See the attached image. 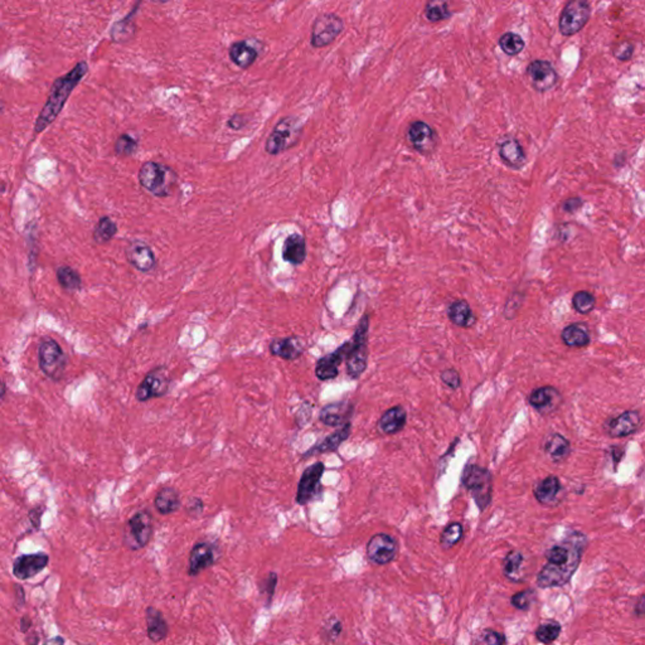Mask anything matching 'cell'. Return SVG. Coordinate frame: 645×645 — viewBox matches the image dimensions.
I'll use <instances>...</instances> for the list:
<instances>
[{
  "mask_svg": "<svg viewBox=\"0 0 645 645\" xmlns=\"http://www.w3.org/2000/svg\"><path fill=\"white\" fill-rule=\"evenodd\" d=\"M30 626H32V620L27 616H23L22 619H21V631L23 633H27Z\"/></svg>",
  "mask_w": 645,
  "mask_h": 645,
  "instance_id": "56",
  "label": "cell"
},
{
  "mask_svg": "<svg viewBox=\"0 0 645 645\" xmlns=\"http://www.w3.org/2000/svg\"><path fill=\"white\" fill-rule=\"evenodd\" d=\"M15 590H17V599H18L17 604L22 606L23 604H24V599H25V596H24V590H23V587L19 586V585H17V586H15Z\"/></svg>",
  "mask_w": 645,
  "mask_h": 645,
  "instance_id": "57",
  "label": "cell"
},
{
  "mask_svg": "<svg viewBox=\"0 0 645 645\" xmlns=\"http://www.w3.org/2000/svg\"><path fill=\"white\" fill-rule=\"evenodd\" d=\"M535 591L528 588V590H523V591L514 594L512 599H511V602H512L514 608H518V610H528L532 606V604L535 602Z\"/></svg>",
  "mask_w": 645,
  "mask_h": 645,
  "instance_id": "46",
  "label": "cell"
},
{
  "mask_svg": "<svg viewBox=\"0 0 645 645\" xmlns=\"http://www.w3.org/2000/svg\"><path fill=\"white\" fill-rule=\"evenodd\" d=\"M147 615V638L153 643H159L168 637L169 626L165 617L161 610L149 606L145 611Z\"/></svg>",
  "mask_w": 645,
  "mask_h": 645,
  "instance_id": "29",
  "label": "cell"
},
{
  "mask_svg": "<svg viewBox=\"0 0 645 645\" xmlns=\"http://www.w3.org/2000/svg\"><path fill=\"white\" fill-rule=\"evenodd\" d=\"M425 17L429 22L439 23L453 17L449 0H429L426 3Z\"/></svg>",
  "mask_w": 645,
  "mask_h": 645,
  "instance_id": "37",
  "label": "cell"
},
{
  "mask_svg": "<svg viewBox=\"0 0 645 645\" xmlns=\"http://www.w3.org/2000/svg\"><path fill=\"white\" fill-rule=\"evenodd\" d=\"M125 256L127 263L138 272L147 274V272H154L156 269L158 261H156L154 251L147 242L141 241V240H134L130 242L125 249Z\"/></svg>",
  "mask_w": 645,
  "mask_h": 645,
  "instance_id": "16",
  "label": "cell"
},
{
  "mask_svg": "<svg viewBox=\"0 0 645 645\" xmlns=\"http://www.w3.org/2000/svg\"><path fill=\"white\" fill-rule=\"evenodd\" d=\"M351 342H345L334 352L329 353L316 362V376L320 381L334 380L339 374V366L345 360Z\"/></svg>",
  "mask_w": 645,
  "mask_h": 645,
  "instance_id": "18",
  "label": "cell"
},
{
  "mask_svg": "<svg viewBox=\"0 0 645 645\" xmlns=\"http://www.w3.org/2000/svg\"><path fill=\"white\" fill-rule=\"evenodd\" d=\"M352 433V424L351 421H347L345 424L339 426L337 430L329 436H327L322 442H319L316 447H311L308 450L303 458H310L316 454H327V453H336L340 445L345 442L349 435Z\"/></svg>",
  "mask_w": 645,
  "mask_h": 645,
  "instance_id": "23",
  "label": "cell"
},
{
  "mask_svg": "<svg viewBox=\"0 0 645 645\" xmlns=\"http://www.w3.org/2000/svg\"><path fill=\"white\" fill-rule=\"evenodd\" d=\"M447 316L450 322H453L459 328H471L475 322L477 318L474 316L473 310L470 308L469 303L467 300H455L449 305L447 309Z\"/></svg>",
  "mask_w": 645,
  "mask_h": 645,
  "instance_id": "31",
  "label": "cell"
},
{
  "mask_svg": "<svg viewBox=\"0 0 645 645\" xmlns=\"http://www.w3.org/2000/svg\"><path fill=\"white\" fill-rule=\"evenodd\" d=\"M474 643L475 644L503 645L506 644V635H503L502 633L491 631V629H485L478 634L477 638L474 639Z\"/></svg>",
  "mask_w": 645,
  "mask_h": 645,
  "instance_id": "45",
  "label": "cell"
},
{
  "mask_svg": "<svg viewBox=\"0 0 645 645\" xmlns=\"http://www.w3.org/2000/svg\"><path fill=\"white\" fill-rule=\"evenodd\" d=\"M203 509H205V504H203L202 499L197 498V497L190 499L187 508H185L187 513L190 514V515H194V517L202 514Z\"/></svg>",
  "mask_w": 645,
  "mask_h": 645,
  "instance_id": "50",
  "label": "cell"
},
{
  "mask_svg": "<svg viewBox=\"0 0 645 645\" xmlns=\"http://www.w3.org/2000/svg\"><path fill=\"white\" fill-rule=\"evenodd\" d=\"M345 30V22L334 13L318 15L311 28V45L314 48H324L333 43Z\"/></svg>",
  "mask_w": 645,
  "mask_h": 645,
  "instance_id": "10",
  "label": "cell"
},
{
  "mask_svg": "<svg viewBox=\"0 0 645 645\" xmlns=\"http://www.w3.org/2000/svg\"><path fill=\"white\" fill-rule=\"evenodd\" d=\"M50 562L48 555L38 552L32 555H23L13 564V575L17 579L28 580L43 571Z\"/></svg>",
  "mask_w": 645,
  "mask_h": 645,
  "instance_id": "19",
  "label": "cell"
},
{
  "mask_svg": "<svg viewBox=\"0 0 645 645\" xmlns=\"http://www.w3.org/2000/svg\"><path fill=\"white\" fill-rule=\"evenodd\" d=\"M153 3H158V4H164V3H168L169 0H152Z\"/></svg>",
  "mask_w": 645,
  "mask_h": 645,
  "instance_id": "60",
  "label": "cell"
},
{
  "mask_svg": "<svg viewBox=\"0 0 645 645\" xmlns=\"http://www.w3.org/2000/svg\"><path fill=\"white\" fill-rule=\"evenodd\" d=\"M462 533H464V528H462L460 523H458V522L450 523L441 533V547L444 550H449V549L454 547L455 544L462 540Z\"/></svg>",
  "mask_w": 645,
  "mask_h": 645,
  "instance_id": "42",
  "label": "cell"
},
{
  "mask_svg": "<svg viewBox=\"0 0 645 645\" xmlns=\"http://www.w3.org/2000/svg\"><path fill=\"white\" fill-rule=\"evenodd\" d=\"M153 517L149 511H140L127 521L125 529V546L132 551L147 547L153 535Z\"/></svg>",
  "mask_w": 645,
  "mask_h": 645,
  "instance_id": "8",
  "label": "cell"
},
{
  "mask_svg": "<svg viewBox=\"0 0 645 645\" xmlns=\"http://www.w3.org/2000/svg\"><path fill=\"white\" fill-rule=\"evenodd\" d=\"M527 76L537 92H547L557 85L556 68L547 59H533L527 67Z\"/></svg>",
  "mask_w": 645,
  "mask_h": 645,
  "instance_id": "13",
  "label": "cell"
},
{
  "mask_svg": "<svg viewBox=\"0 0 645 645\" xmlns=\"http://www.w3.org/2000/svg\"><path fill=\"white\" fill-rule=\"evenodd\" d=\"M596 307V298L586 290H581L573 295L572 298V308L580 314H588Z\"/></svg>",
  "mask_w": 645,
  "mask_h": 645,
  "instance_id": "41",
  "label": "cell"
},
{
  "mask_svg": "<svg viewBox=\"0 0 645 645\" xmlns=\"http://www.w3.org/2000/svg\"><path fill=\"white\" fill-rule=\"evenodd\" d=\"M278 581H279L278 573H276V572H270V573L260 582V593L269 597V599H267V602H272V599L274 597L275 590H276V585H278Z\"/></svg>",
  "mask_w": 645,
  "mask_h": 645,
  "instance_id": "47",
  "label": "cell"
},
{
  "mask_svg": "<svg viewBox=\"0 0 645 645\" xmlns=\"http://www.w3.org/2000/svg\"><path fill=\"white\" fill-rule=\"evenodd\" d=\"M44 509H45V506H36V508H33L32 511H30V522H32V524H33L34 527L37 528V529L39 528V526H41V518H42V514H43Z\"/></svg>",
  "mask_w": 645,
  "mask_h": 645,
  "instance_id": "54",
  "label": "cell"
},
{
  "mask_svg": "<svg viewBox=\"0 0 645 645\" xmlns=\"http://www.w3.org/2000/svg\"><path fill=\"white\" fill-rule=\"evenodd\" d=\"M642 424L638 411H625L617 418H611L606 424V431L611 438H625L637 433Z\"/></svg>",
  "mask_w": 645,
  "mask_h": 645,
  "instance_id": "21",
  "label": "cell"
},
{
  "mask_svg": "<svg viewBox=\"0 0 645 645\" xmlns=\"http://www.w3.org/2000/svg\"><path fill=\"white\" fill-rule=\"evenodd\" d=\"M39 368L52 381H61L65 376L67 356L62 347L52 338H43L38 348Z\"/></svg>",
  "mask_w": 645,
  "mask_h": 645,
  "instance_id": "6",
  "label": "cell"
},
{
  "mask_svg": "<svg viewBox=\"0 0 645 645\" xmlns=\"http://www.w3.org/2000/svg\"><path fill=\"white\" fill-rule=\"evenodd\" d=\"M613 54L616 59L622 61V62H626L629 61L633 57L634 54V44L631 43V41H622L619 43H616L613 48Z\"/></svg>",
  "mask_w": 645,
  "mask_h": 645,
  "instance_id": "48",
  "label": "cell"
},
{
  "mask_svg": "<svg viewBox=\"0 0 645 645\" xmlns=\"http://www.w3.org/2000/svg\"><path fill=\"white\" fill-rule=\"evenodd\" d=\"M340 633H342V623L337 619H333L331 622H329V625L327 626L328 640H330V637H333V640H336Z\"/></svg>",
  "mask_w": 645,
  "mask_h": 645,
  "instance_id": "53",
  "label": "cell"
},
{
  "mask_svg": "<svg viewBox=\"0 0 645 645\" xmlns=\"http://www.w3.org/2000/svg\"><path fill=\"white\" fill-rule=\"evenodd\" d=\"M228 54L236 66L240 67L242 70H247L256 62L258 50L247 43L246 41H242V42H235L232 44L229 47Z\"/></svg>",
  "mask_w": 645,
  "mask_h": 645,
  "instance_id": "32",
  "label": "cell"
},
{
  "mask_svg": "<svg viewBox=\"0 0 645 645\" xmlns=\"http://www.w3.org/2000/svg\"><path fill=\"white\" fill-rule=\"evenodd\" d=\"M246 123H247V121H246V119H245L243 115L235 114V115H232V116L229 118V120L227 121V125L229 129H232V130H235V132H238V130H241V129H243V127L246 126Z\"/></svg>",
  "mask_w": 645,
  "mask_h": 645,
  "instance_id": "52",
  "label": "cell"
},
{
  "mask_svg": "<svg viewBox=\"0 0 645 645\" xmlns=\"http://www.w3.org/2000/svg\"><path fill=\"white\" fill-rule=\"evenodd\" d=\"M218 555L220 551L216 543L208 541L196 543L188 558V575L194 577L198 576L201 572L212 567L217 562Z\"/></svg>",
  "mask_w": 645,
  "mask_h": 645,
  "instance_id": "15",
  "label": "cell"
},
{
  "mask_svg": "<svg viewBox=\"0 0 645 645\" xmlns=\"http://www.w3.org/2000/svg\"><path fill=\"white\" fill-rule=\"evenodd\" d=\"M138 179L143 190L156 198H165L176 190L178 174L172 167L150 161L140 167Z\"/></svg>",
  "mask_w": 645,
  "mask_h": 645,
  "instance_id": "3",
  "label": "cell"
},
{
  "mask_svg": "<svg viewBox=\"0 0 645 645\" xmlns=\"http://www.w3.org/2000/svg\"><path fill=\"white\" fill-rule=\"evenodd\" d=\"M303 124L295 116H286L280 120L265 143V152L269 155L283 154L291 149L300 140Z\"/></svg>",
  "mask_w": 645,
  "mask_h": 645,
  "instance_id": "5",
  "label": "cell"
},
{
  "mask_svg": "<svg viewBox=\"0 0 645 645\" xmlns=\"http://www.w3.org/2000/svg\"><path fill=\"white\" fill-rule=\"evenodd\" d=\"M398 544L392 535L387 533L374 535L367 543V557L374 564H389L397 556Z\"/></svg>",
  "mask_w": 645,
  "mask_h": 645,
  "instance_id": "14",
  "label": "cell"
},
{
  "mask_svg": "<svg viewBox=\"0 0 645 645\" xmlns=\"http://www.w3.org/2000/svg\"><path fill=\"white\" fill-rule=\"evenodd\" d=\"M170 386V377L164 366L152 369L136 389L135 397L139 402H147L152 398L165 396Z\"/></svg>",
  "mask_w": 645,
  "mask_h": 645,
  "instance_id": "12",
  "label": "cell"
},
{
  "mask_svg": "<svg viewBox=\"0 0 645 645\" xmlns=\"http://www.w3.org/2000/svg\"><path fill=\"white\" fill-rule=\"evenodd\" d=\"M499 156L506 167L512 169H520L526 163V153L522 147L521 143L515 138L506 136L499 143Z\"/></svg>",
  "mask_w": 645,
  "mask_h": 645,
  "instance_id": "25",
  "label": "cell"
},
{
  "mask_svg": "<svg viewBox=\"0 0 645 645\" xmlns=\"http://www.w3.org/2000/svg\"><path fill=\"white\" fill-rule=\"evenodd\" d=\"M407 420V413L402 406H395L391 407L386 412H383L381 418L377 422V427L380 433L385 435H395L403 430L406 425Z\"/></svg>",
  "mask_w": 645,
  "mask_h": 645,
  "instance_id": "28",
  "label": "cell"
},
{
  "mask_svg": "<svg viewBox=\"0 0 645 645\" xmlns=\"http://www.w3.org/2000/svg\"><path fill=\"white\" fill-rule=\"evenodd\" d=\"M582 205H584V201L580 197H571V198L566 199L562 203V209L564 212L575 213L579 211Z\"/></svg>",
  "mask_w": 645,
  "mask_h": 645,
  "instance_id": "51",
  "label": "cell"
},
{
  "mask_svg": "<svg viewBox=\"0 0 645 645\" xmlns=\"http://www.w3.org/2000/svg\"><path fill=\"white\" fill-rule=\"evenodd\" d=\"M368 331H369V316L360 318V322L353 334L349 351L345 357L347 374L352 380H358L365 373L368 365Z\"/></svg>",
  "mask_w": 645,
  "mask_h": 645,
  "instance_id": "4",
  "label": "cell"
},
{
  "mask_svg": "<svg viewBox=\"0 0 645 645\" xmlns=\"http://www.w3.org/2000/svg\"><path fill=\"white\" fill-rule=\"evenodd\" d=\"M634 610H635V614H637L639 617H642V616L644 615V596H640V597H639L638 604L635 605V608H634Z\"/></svg>",
  "mask_w": 645,
  "mask_h": 645,
  "instance_id": "55",
  "label": "cell"
},
{
  "mask_svg": "<svg viewBox=\"0 0 645 645\" xmlns=\"http://www.w3.org/2000/svg\"><path fill=\"white\" fill-rule=\"evenodd\" d=\"M499 47L506 56H517L524 50L526 43L520 34L513 32H506L499 38Z\"/></svg>",
  "mask_w": 645,
  "mask_h": 645,
  "instance_id": "39",
  "label": "cell"
},
{
  "mask_svg": "<svg viewBox=\"0 0 645 645\" xmlns=\"http://www.w3.org/2000/svg\"><path fill=\"white\" fill-rule=\"evenodd\" d=\"M154 506L156 511L163 515L176 513L182 506L179 491L172 487L163 488L155 495Z\"/></svg>",
  "mask_w": 645,
  "mask_h": 645,
  "instance_id": "33",
  "label": "cell"
},
{
  "mask_svg": "<svg viewBox=\"0 0 645 645\" xmlns=\"http://www.w3.org/2000/svg\"><path fill=\"white\" fill-rule=\"evenodd\" d=\"M307 254V241L300 234H291L286 237L281 249L284 261L293 266H299L305 261Z\"/></svg>",
  "mask_w": 645,
  "mask_h": 645,
  "instance_id": "26",
  "label": "cell"
},
{
  "mask_svg": "<svg viewBox=\"0 0 645 645\" xmlns=\"http://www.w3.org/2000/svg\"><path fill=\"white\" fill-rule=\"evenodd\" d=\"M324 471H325V465L322 462H314L303 471L300 480L298 484L296 497H295L298 504L305 506L320 494Z\"/></svg>",
  "mask_w": 645,
  "mask_h": 645,
  "instance_id": "11",
  "label": "cell"
},
{
  "mask_svg": "<svg viewBox=\"0 0 645 645\" xmlns=\"http://www.w3.org/2000/svg\"><path fill=\"white\" fill-rule=\"evenodd\" d=\"M590 17L591 6L588 0H569L560 15V32L566 37H571L586 25Z\"/></svg>",
  "mask_w": 645,
  "mask_h": 645,
  "instance_id": "9",
  "label": "cell"
},
{
  "mask_svg": "<svg viewBox=\"0 0 645 645\" xmlns=\"http://www.w3.org/2000/svg\"><path fill=\"white\" fill-rule=\"evenodd\" d=\"M56 276L59 280V285L62 286L66 291H80L83 285L80 272L67 265L59 266L56 272Z\"/></svg>",
  "mask_w": 645,
  "mask_h": 645,
  "instance_id": "36",
  "label": "cell"
},
{
  "mask_svg": "<svg viewBox=\"0 0 645 645\" xmlns=\"http://www.w3.org/2000/svg\"><path fill=\"white\" fill-rule=\"evenodd\" d=\"M139 143L129 134H121L115 141V154L120 158H127L135 154L138 150Z\"/></svg>",
  "mask_w": 645,
  "mask_h": 645,
  "instance_id": "43",
  "label": "cell"
},
{
  "mask_svg": "<svg viewBox=\"0 0 645 645\" xmlns=\"http://www.w3.org/2000/svg\"><path fill=\"white\" fill-rule=\"evenodd\" d=\"M269 349L272 356L284 360H296L305 352V343L301 338H275L270 342Z\"/></svg>",
  "mask_w": 645,
  "mask_h": 645,
  "instance_id": "22",
  "label": "cell"
},
{
  "mask_svg": "<svg viewBox=\"0 0 645 645\" xmlns=\"http://www.w3.org/2000/svg\"><path fill=\"white\" fill-rule=\"evenodd\" d=\"M354 406L349 402L329 403L322 407L319 413V420L324 425L339 427L347 421H351Z\"/></svg>",
  "mask_w": 645,
  "mask_h": 645,
  "instance_id": "24",
  "label": "cell"
},
{
  "mask_svg": "<svg viewBox=\"0 0 645 645\" xmlns=\"http://www.w3.org/2000/svg\"><path fill=\"white\" fill-rule=\"evenodd\" d=\"M407 138L412 147L420 154H431L438 145V134L435 129L421 120L413 121L410 125Z\"/></svg>",
  "mask_w": 645,
  "mask_h": 645,
  "instance_id": "17",
  "label": "cell"
},
{
  "mask_svg": "<svg viewBox=\"0 0 645 645\" xmlns=\"http://www.w3.org/2000/svg\"><path fill=\"white\" fill-rule=\"evenodd\" d=\"M440 377L442 383H444L445 386H447L449 389H458L460 387V385H462L460 374L458 373V371H455L453 368H449V369L442 371Z\"/></svg>",
  "mask_w": 645,
  "mask_h": 645,
  "instance_id": "49",
  "label": "cell"
},
{
  "mask_svg": "<svg viewBox=\"0 0 645 645\" xmlns=\"http://www.w3.org/2000/svg\"><path fill=\"white\" fill-rule=\"evenodd\" d=\"M529 403L541 415H549L560 407L562 403V396L557 389L552 386H543L532 391Z\"/></svg>",
  "mask_w": 645,
  "mask_h": 645,
  "instance_id": "20",
  "label": "cell"
},
{
  "mask_svg": "<svg viewBox=\"0 0 645 645\" xmlns=\"http://www.w3.org/2000/svg\"><path fill=\"white\" fill-rule=\"evenodd\" d=\"M561 491L562 485L560 479L555 475H550L535 484L533 494L537 502L542 506H555V503L558 502V497L561 495Z\"/></svg>",
  "mask_w": 645,
  "mask_h": 645,
  "instance_id": "27",
  "label": "cell"
},
{
  "mask_svg": "<svg viewBox=\"0 0 645 645\" xmlns=\"http://www.w3.org/2000/svg\"><path fill=\"white\" fill-rule=\"evenodd\" d=\"M118 231L116 222L109 216H103L96 223L95 229L92 232V238L97 245H105L116 236Z\"/></svg>",
  "mask_w": 645,
  "mask_h": 645,
  "instance_id": "35",
  "label": "cell"
},
{
  "mask_svg": "<svg viewBox=\"0 0 645 645\" xmlns=\"http://www.w3.org/2000/svg\"><path fill=\"white\" fill-rule=\"evenodd\" d=\"M6 395H7V385L3 381H0V403L3 402Z\"/></svg>",
  "mask_w": 645,
  "mask_h": 645,
  "instance_id": "58",
  "label": "cell"
},
{
  "mask_svg": "<svg viewBox=\"0 0 645 645\" xmlns=\"http://www.w3.org/2000/svg\"><path fill=\"white\" fill-rule=\"evenodd\" d=\"M524 556L520 551H511L503 561V573L511 581H521V570Z\"/></svg>",
  "mask_w": 645,
  "mask_h": 645,
  "instance_id": "38",
  "label": "cell"
},
{
  "mask_svg": "<svg viewBox=\"0 0 645 645\" xmlns=\"http://www.w3.org/2000/svg\"><path fill=\"white\" fill-rule=\"evenodd\" d=\"M135 27L132 22H129V17L123 19L121 22L116 23L111 30V37L114 42H126L127 39L134 37Z\"/></svg>",
  "mask_w": 645,
  "mask_h": 645,
  "instance_id": "44",
  "label": "cell"
},
{
  "mask_svg": "<svg viewBox=\"0 0 645 645\" xmlns=\"http://www.w3.org/2000/svg\"><path fill=\"white\" fill-rule=\"evenodd\" d=\"M462 483L471 493L479 509H485L491 504L493 494V477L491 471L475 464L468 465L462 474Z\"/></svg>",
  "mask_w": 645,
  "mask_h": 645,
  "instance_id": "7",
  "label": "cell"
},
{
  "mask_svg": "<svg viewBox=\"0 0 645 645\" xmlns=\"http://www.w3.org/2000/svg\"><path fill=\"white\" fill-rule=\"evenodd\" d=\"M45 643H50V644H53V643H57V644H63V643H65V640H63L62 638H56L51 639V640H47Z\"/></svg>",
  "mask_w": 645,
  "mask_h": 645,
  "instance_id": "59",
  "label": "cell"
},
{
  "mask_svg": "<svg viewBox=\"0 0 645 645\" xmlns=\"http://www.w3.org/2000/svg\"><path fill=\"white\" fill-rule=\"evenodd\" d=\"M543 450L553 462H562L571 454V444L561 433H551L543 441Z\"/></svg>",
  "mask_w": 645,
  "mask_h": 645,
  "instance_id": "30",
  "label": "cell"
},
{
  "mask_svg": "<svg viewBox=\"0 0 645 645\" xmlns=\"http://www.w3.org/2000/svg\"><path fill=\"white\" fill-rule=\"evenodd\" d=\"M561 339L570 348H584L590 345V331L584 324H570L561 331Z\"/></svg>",
  "mask_w": 645,
  "mask_h": 645,
  "instance_id": "34",
  "label": "cell"
},
{
  "mask_svg": "<svg viewBox=\"0 0 645 645\" xmlns=\"http://www.w3.org/2000/svg\"><path fill=\"white\" fill-rule=\"evenodd\" d=\"M88 62L81 61L70 72L54 80L50 90L48 99L36 120L34 134L43 132L50 125L54 123V120L59 118L61 111L63 110L72 91L79 86V83L88 74Z\"/></svg>",
  "mask_w": 645,
  "mask_h": 645,
  "instance_id": "2",
  "label": "cell"
},
{
  "mask_svg": "<svg viewBox=\"0 0 645 645\" xmlns=\"http://www.w3.org/2000/svg\"><path fill=\"white\" fill-rule=\"evenodd\" d=\"M561 634V625L557 622H546L541 624L535 631V639L543 644H552Z\"/></svg>",
  "mask_w": 645,
  "mask_h": 645,
  "instance_id": "40",
  "label": "cell"
},
{
  "mask_svg": "<svg viewBox=\"0 0 645 645\" xmlns=\"http://www.w3.org/2000/svg\"><path fill=\"white\" fill-rule=\"evenodd\" d=\"M586 544V535L575 531L564 541L552 546L546 552L547 562L537 576V585L541 588H549L564 586L570 582L579 569Z\"/></svg>",
  "mask_w": 645,
  "mask_h": 645,
  "instance_id": "1",
  "label": "cell"
}]
</instances>
